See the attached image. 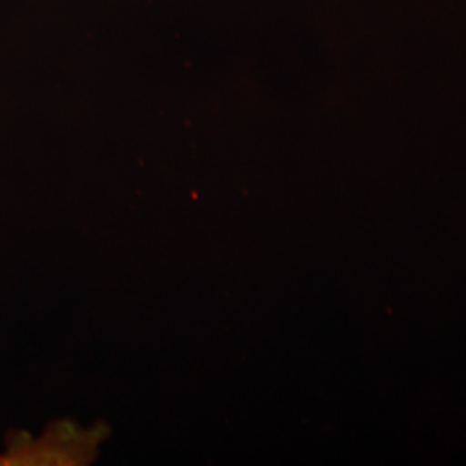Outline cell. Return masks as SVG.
Segmentation results:
<instances>
[{"instance_id":"1","label":"cell","mask_w":466,"mask_h":466,"mask_svg":"<svg viewBox=\"0 0 466 466\" xmlns=\"http://www.w3.org/2000/svg\"><path fill=\"white\" fill-rule=\"evenodd\" d=\"M106 433L100 423L96 431H86L73 421H56L38 439L25 432L11 435L0 461L5 466L90 465Z\"/></svg>"},{"instance_id":"2","label":"cell","mask_w":466,"mask_h":466,"mask_svg":"<svg viewBox=\"0 0 466 466\" xmlns=\"http://www.w3.org/2000/svg\"><path fill=\"white\" fill-rule=\"evenodd\" d=\"M0 465H2V461H0Z\"/></svg>"}]
</instances>
